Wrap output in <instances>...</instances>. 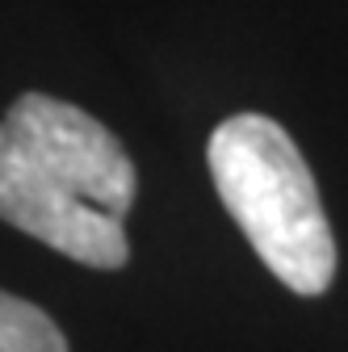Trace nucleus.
I'll list each match as a JSON object with an SVG mask.
<instances>
[{
    "instance_id": "obj_1",
    "label": "nucleus",
    "mask_w": 348,
    "mask_h": 352,
    "mask_svg": "<svg viewBox=\"0 0 348 352\" xmlns=\"http://www.w3.org/2000/svg\"><path fill=\"white\" fill-rule=\"evenodd\" d=\"M135 189L126 147L80 105L21 93L0 118V218L59 256L122 269Z\"/></svg>"
},
{
    "instance_id": "obj_2",
    "label": "nucleus",
    "mask_w": 348,
    "mask_h": 352,
    "mask_svg": "<svg viewBox=\"0 0 348 352\" xmlns=\"http://www.w3.org/2000/svg\"><path fill=\"white\" fill-rule=\"evenodd\" d=\"M206 164L265 269L302 298L323 294L336 277V239L294 139L265 113H235L214 126Z\"/></svg>"
},
{
    "instance_id": "obj_3",
    "label": "nucleus",
    "mask_w": 348,
    "mask_h": 352,
    "mask_svg": "<svg viewBox=\"0 0 348 352\" xmlns=\"http://www.w3.org/2000/svg\"><path fill=\"white\" fill-rule=\"evenodd\" d=\"M0 352H67V340L42 306L0 289Z\"/></svg>"
}]
</instances>
